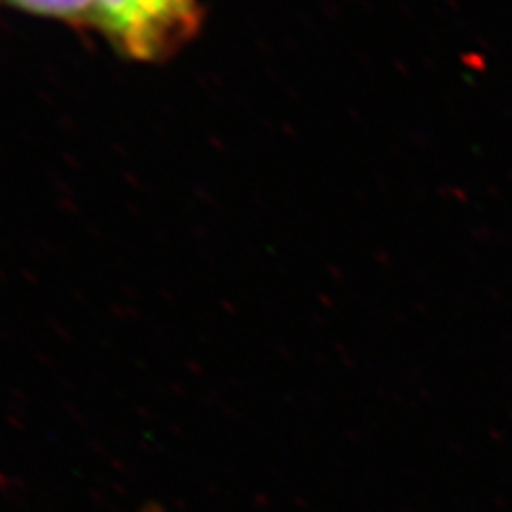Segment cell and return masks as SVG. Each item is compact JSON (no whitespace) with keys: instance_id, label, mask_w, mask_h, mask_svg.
<instances>
[{"instance_id":"cell-2","label":"cell","mask_w":512,"mask_h":512,"mask_svg":"<svg viewBox=\"0 0 512 512\" xmlns=\"http://www.w3.org/2000/svg\"><path fill=\"white\" fill-rule=\"evenodd\" d=\"M8 4L40 16L61 19H93L95 0H6Z\"/></svg>"},{"instance_id":"cell-1","label":"cell","mask_w":512,"mask_h":512,"mask_svg":"<svg viewBox=\"0 0 512 512\" xmlns=\"http://www.w3.org/2000/svg\"><path fill=\"white\" fill-rule=\"evenodd\" d=\"M93 21L126 54L156 61L196 33L200 12L196 0H95Z\"/></svg>"}]
</instances>
